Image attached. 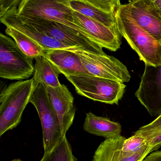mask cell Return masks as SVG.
<instances>
[{"label": "cell", "mask_w": 161, "mask_h": 161, "mask_svg": "<svg viewBox=\"0 0 161 161\" xmlns=\"http://www.w3.org/2000/svg\"><path fill=\"white\" fill-rule=\"evenodd\" d=\"M138 130H161V114L157 117L150 123L142 126Z\"/></svg>", "instance_id": "obj_24"}, {"label": "cell", "mask_w": 161, "mask_h": 161, "mask_svg": "<svg viewBox=\"0 0 161 161\" xmlns=\"http://www.w3.org/2000/svg\"><path fill=\"white\" fill-rule=\"evenodd\" d=\"M22 161V160H20V159H14V160H12V161Z\"/></svg>", "instance_id": "obj_27"}, {"label": "cell", "mask_w": 161, "mask_h": 161, "mask_svg": "<svg viewBox=\"0 0 161 161\" xmlns=\"http://www.w3.org/2000/svg\"><path fill=\"white\" fill-rule=\"evenodd\" d=\"M33 60L26 55L12 38L0 34L1 78L9 80H27L34 72Z\"/></svg>", "instance_id": "obj_7"}, {"label": "cell", "mask_w": 161, "mask_h": 161, "mask_svg": "<svg viewBox=\"0 0 161 161\" xmlns=\"http://www.w3.org/2000/svg\"><path fill=\"white\" fill-rule=\"evenodd\" d=\"M120 35L136 52L145 65H161V43L142 29L132 17L126 4H120L116 14Z\"/></svg>", "instance_id": "obj_1"}, {"label": "cell", "mask_w": 161, "mask_h": 161, "mask_svg": "<svg viewBox=\"0 0 161 161\" xmlns=\"http://www.w3.org/2000/svg\"><path fill=\"white\" fill-rule=\"evenodd\" d=\"M73 12L68 0H21L17 10L19 15L31 16L62 23L95 42L74 16Z\"/></svg>", "instance_id": "obj_3"}, {"label": "cell", "mask_w": 161, "mask_h": 161, "mask_svg": "<svg viewBox=\"0 0 161 161\" xmlns=\"http://www.w3.org/2000/svg\"><path fill=\"white\" fill-rule=\"evenodd\" d=\"M150 5L155 14L161 19V0H150Z\"/></svg>", "instance_id": "obj_25"}, {"label": "cell", "mask_w": 161, "mask_h": 161, "mask_svg": "<svg viewBox=\"0 0 161 161\" xmlns=\"http://www.w3.org/2000/svg\"><path fill=\"white\" fill-rule=\"evenodd\" d=\"M73 14L93 40L101 47L113 52L120 48L121 36L117 30L108 28L76 11H73Z\"/></svg>", "instance_id": "obj_13"}, {"label": "cell", "mask_w": 161, "mask_h": 161, "mask_svg": "<svg viewBox=\"0 0 161 161\" xmlns=\"http://www.w3.org/2000/svg\"><path fill=\"white\" fill-rule=\"evenodd\" d=\"M72 10L104 26L117 30L116 14L121 3L119 0H68Z\"/></svg>", "instance_id": "obj_10"}, {"label": "cell", "mask_w": 161, "mask_h": 161, "mask_svg": "<svg viewBox=\"0 0 161 161\" xmlns=\"http://www.w3.org/2000/svg\"><path fill=\"white\" fill-rule=\"evenodd\" d=\"M125 139L121 135L105 139L96 150L92 161H142L151 152L147 144L136 152H125L122 146Z\"/></svg>", "instance_id": "obj_11"}, {"label": "cell", "mask_w": 161, "mask_h": 161, "mask_svg": "<svg viewBox=\"0 0 161 161\" xmlns=\"http://www.w3.org/2000/svg\"><path fill=\"white\" fill-rule=\"evenodd\" d=\"M20 2V0H0V16L17 9Z\"/></svg>", "instance_id": "obj_23"}, {"label": "cell", "mask_w": 161, "mask_h": 161, "mask_svg": "<svg viewBox=\"0 0 161 161\" xmlns=\"http://www.w3.org/2000/svg\"><path fill=\"white\" fill-rule=\"evenodd\" d=\"M40 161H77L66 134L51 151L44 152Z\"/></svg>", "instance_id": "obj_20"}, {"label": "cell", "mask_w": 161, "mask_h": 161, "mask_svg": "<svg viewBox=\"0 0 161 161\" xmlns=\"http://www.w3.org/2000/svg\"><path fill=\"white\" fill-rule=\"evenodd\" d=\"M148 144L143 136L135 132L134 134L124 140L122 146L123 151L128 153L136 152L145 145Z\"/></svg>", "instance_id": "obj_21"}, {"label": "cell", "mask_w": 161, "mask_h": 161, "mask_svg": "<svg viewBox=\"0 0 161 161\" xmlns=\"http://www.w3.org/2000/svg\"><path fill=\"white\" fill-rule=\"evenodd\" d=\"M135 95L152 117H157L161 114V65H145Z\"/></svg>", "instance_id": "obj_9"}, {"label": "cell", "mask_w": 161, "mask_h": 161, "mask_svg": "<svg viewBox=\"0 0 161 161\" xmlns=\"http://www.w3.org/2000/svg\"><path fill=\"white\" fill-rule=\"evenodd\" d=\"M90 75L124 83L130 81L127 67L114 56L96 54L83 50H73Z\"/></svg>", "instance_id": "obj_8"}, {"label": "cell", "mask_w": 161, "mask_h": 161, "mask_svg": "<svg viewBox=\"0 0 161 161\" xmlns=\"http://www.w3.org/2000/svg\"><path fill=\"white\" fill-rule=\"evenodd\" d=\"M126 5L136 22L161 43V19L152 9L150 0L129 1Z\"/></svg>", "instance_id": "obj_15"}, {"label": "cell", "mask_w": 161, "mask_h": 161, "mask_svg": "<svg viewBox=\"0 0 161 161\" xmlns=\"http://www.w3.org/2000/svg\"><path fill=\"white\" fill-rule=\"evenodd\" d=\"M83 129L91 134L103 136L106 139L121 135L122 130L120 123L107 118L98 116L91 112L86 114Z\"/></svg>", "instance_id": "obj_17"}, {"label": "cell", "mask_w": 161, "mask_h": 161, "mask_svg": "<svg viewBox=\"0 0 161 161\" xmlns=\"http://www.w3.org/2000/svg\"><path fill=\"white\" fill-rule=\"evenodd\" d=\"M17 15L24 23L43 32L64 45L96 54H106L99 45L80 32L64 24L31 16L18 14Z\"/></svg>", "instance_id": "obj_4"}, {"label": "cell", "mask_w": 161, "mask_h": 161, "mask_svg": "<svg viewBox=\"0 0 161 161\" xmlns=\"http://www.w3.org/2000/svg\"><path fill=\"white\" fill-rule=\"evenodd\" d=\"M5 32L14 39L19 48L27 56L33 59L39 56H45L46 50L21 32L14 28L7 27Z\"/></svg>", "instance_id": "obj_19"}, {"label": "cell", "mask_w": 161, "mask_h": 161, "mask_svg": "<svg viewBox=\"0 0 161 161\" xmlns=\"http://www.w3.org/2000/svg\"><path fill=\"white\" fill-rule=\"evenodd\" d=\"M49 97L56 111L64 134H66L75 118L76 108L74 97L66 86L57 87L46 86Z\"/></svg>", "instance_id": "obj_14"}, {"label": "cell", "mask_w": 161, "mask_h": 161, "mask_svg": "<svg viewBox=\"0 0 161 161\" xmlns=\"http://www.w3.org/2000/svg\"><path fill=\"white\" fill-rule=\"evenodd\" d=\"M17 9H14L0 16V21L6 27H11L21 32L38 43L46 50L49 49H65L73 51L80 49L71 47L50 37L43 32L26 24L18 16Z\"/></svg>", "instance_id": "obj_12"}, {"label": "cell", "mask_w": 161, "mask_h": 161, "mask_svg": "<svg viewBox=\"0 0 161 161\" xmlns=\"http://www.w3.org/2000/svg\"><path fill=\"white\" fill-rule=\"evenodd\" d=\"M33 80L35 86L42 83L46 86L57 87L61 86L59 81L61 72L56 66L45 56L35 58Z\"/></svg>", "instance_id": "obj_18"}, {"label": "cell", "mask_w": 161, "mask_h": 161, "mask_svg": "<svg viewBox=\"0 0 161 161\" xmlns=\"http://www.w3.org/2000/svg\"><path fill=\"white\" fill-rule=\"evenodd\" d=\"M33 78L19 81L5 87L0 95V136L16 128L35 88Z\"/></svg>", "instance_id": "obj_2"}, {"label": "cell", "mask_w": 161, "mask_h": 161, "mask_svg": "<svg viewBox=\"0 0 161 161\" xmlns=\"http://www.w3.org/2000/svg\"><path fill=\"white\" fill-rule=\"evenodd\" d=\"M142 161H161V150L150 153Z\"/></svg>", "instance_id": "obj_26"}, {"label": "cell", "mask_w": 161, "mask_h": 161, "mask_svg": "<svg viewBox=\"0 0 161 161\" xmlns=\"http://www.w3.org/2000/svg\"><path fill=\"white\" fill-rule=\"evenodd\" d=\"M45 57L49 60L65 76L89 74L82 64L79 56L72 51L65 49H49Z\"/></svg>", "instance_id": "obj_16"}, {"label": "cell", "mask_w": 161, "mask_h": 161, "mask_svg": "<svg viewBox=\"0 0 161 161\" xmlns=\"http://www.w3.org/2000/svg\"><path fill=\"white\" fill-rule=\"evenodd\" d=\"M77 94L95 101L118 105L125 92L124 83L90 74L66 76Z\"/></svg>", "instance_id": "obj_5"}, {"label": "cell", "mask_w": 161, "mask_h": 161, "mask_svg": "<svg viewBox=\"0 0 161 161\" xmlns=\"http://www.w3.org/2000/svg\"><path fill=\"white\" fill-rule=\"evenodd\" d=\"M135 132L141 135L144 137L147 143L151 147V152L156 151L161 147V130H140Z\"/></svg>", "instance_id": "obj_22"}, {"label": "cell", "mask_w": 161, "mask_h": 161, "mask_svg": "<svg viewBox=\"0 0 161 161\" xmlns=\"http://www.w3.org/2000/svg\"><path fill=\"white\" fill-rule=\"evenodd\" d=\"M30 103L35 107L41 121L44 152L51 151L66 134L64 133L45 85L39 84L36 86Z\"/></svg>", "instance_id": "obj_6"}]
</instances>
